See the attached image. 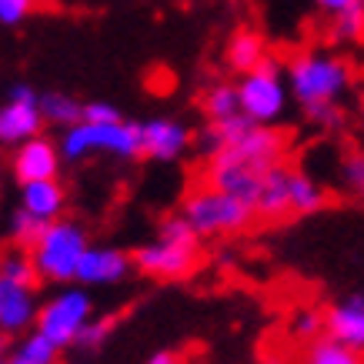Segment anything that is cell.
Returning <instances> with one entry per match:
<instances>
[{
  "instance_id": "20",
  "label": "cell",
  "mask_w": 364,
  "mask_h": 364,
  "mask_svg": "<svg viewBox=\"0 0 364 364\" xmlns=\"http://www.w3.org/2000/svg\"><path fill=\"white\" fill-rule=\"evenodd\" d=\"M200 107H204L208 124H224V121L241 117V104H237V87H234V80H214V84H208Z\"/></svg>"
},
{
  "instance_id": "33",
  "label": "cell",
  "mask_w": 364,
  "mask_h": 364,
  "mask_svg": "<svg viewBox=\"0 0 364 364\" xmlns=\"http://www.w3.org/2000/svg\"><path fill=\"white\" fill-rule=\"evenodd\" d=\"M4 364H23V361H21V358H14V354H11V358H7V361H4Z\"/></svg>"
},
{
  "instance_id": "28",
  "label": "cell",
  "mask_w": 364,
  "mask_h": 364,
  "mask_svg": "<svg viewBox=\"0 0 364 364\" xmlns=\"http://www.w3.org/2000/svg\"><path fill=\"white\" fill-rule=\"evenodd\" d=\"M37 7H41V0H0V27L17 31L37 14Z\"/></svg>"
},
{
  "instance_id": "27",
  "label": "cell",
  "mask_w": 364,
  "mask_h": 364,
  "mask_svg": "<svg viewBox=\"0 0 364 364\" xmlns=\"http://www.w3.org/2000/svg\"><path fill=\"white\" fill-rule=\"evenodd\" d=\"M287 331L294 341H318L321 334H324V311L318 308H298L287 321Z\"/></svg>"
},
{
  "instance_id": "21",
  "label": "cell",
  "mask_w": 364,
  "mask_h": 364,
  "mask_svg": "<svg viewBox=\"0 0 364 364\" xmlns=\"http://www.w3.org/2000/svg\"><path fill=\"white\" fill-rule=\"evenodd\" d=\"M301 364H364V354L341 341H334L328 334H321L318 341H311L308 348H304Z\"/></svg>"
},
{
  "instance_id": "31",
  "label": "cell",
  "mask_w": 364,
  "mask_h": 364,
  "mask_svg": "<svg viewBox=\"0 0 364 364\" xmlns=\"http://www.w3.org/2000/svg\"><path fill=\"white\" fill-rule=\"evenodd\" d=\"M311 4H314V11L324 14L328 21L344 11H351V7H364V0H311Z\"/></svg>"
},
{
  "instance_id": "24",
  "label": "cell",
  "mask_w": 364,
  "mask_h": 364,
  "mask_svg": "<svg viewBox=\"0 0 364 364\" xmlns=\"http://www.w3.org/2000/svg\"><path fill=\"white\" fill-rule=\"evenodd\" d=\"M328 37L334 44H361L364 41V7H351V11L338 14L328 21Z\"/></svg>"
},
{
  "instance_id": "13",
  "label": "cell",
  "mask_w": 364,
  "mask_h": 364,
  "mask_svg": "<svg viewBox=\"0 0 364 364\" xmlns=\"http://www.w3.org/2000/svg\"><path fill=\"white\" fill-rule=\"evenodd\" d=\"M64 167L60 147L54 137L37 134L31 141H23L21 147L11 151V174L17 184H33V181H57Z\"/></svg>"
},
{
  "instance_id": "30",
  "label": "cell",
  "mask_w": 364,
  "mask_h": 364,
  "mask_svg": "<svg viewBox=\"0 0 364 364\" xmlns=\"http://www.w3.org/2000/svg\"><path fill=\"white\" fill-rule=\"evenodd\" d=\"M80 121L87 124H117L124 121V114L117 104L111 100H84V114H80Z\"/></svg>"
},
{
  "instance_id": "16",
  "label": "cell",
  "mask_w": 364,
  "mask_h": 364,
  "mask_svg": "<svg viewBox=\"0 0 364 364\" xmlns=\"http://www.w3.org/2000/svg\"><path fill=\"white\" fill-rule=\"evenodd\" d=\"M17 208H23L31 218H37L41 224L60 221L67 218V188L57 181H33V184H21L17 194Z\"/></svg>"
},
{
  "instance_id": "23",
  "label": "cell",
  "mask_w": 364,
  "mask_h": 364,
  "mask_svg": "<svg viewBox=\"0 0 364 364\" xmlns=\"http://www.w3.org/2000/svg\"><path fill=\"white\" fill-rule=\"evenodd\" d=\"M114 328H117V318H114V314H94V318L80 328L74 348H77V351H84V354L104 351V344L114 338Z\"/></svg>"
},
{
  "instance_id": "4",
  "label": "cell",
  "mask_w": 364,
  "mask_h": 364,
  "mask_svg": "<svg viewBox=\"0 0 364 364\" xmlns=\"http://www.w3.org/2000/svg\"><path fill=\"white\" fill-rule=\"evenodd\" d=\"M90 247V234L77 218H60L44 224L41 237L31 244V264L37 274V284L67 287L77 277V264L84 251Z\"/></svg>"
},
{
  "instance_id": "26",
  "label": "cell",
  "mask_w": 364,
  "mask_h": 364,
  "mask_svg": "<svg viewBox=\"0 0 364 364\" xmlns=\"http://www.w3.org/2000/svg\"><path fill=\"white\" fill-rule=\"evenodd\" d=\"M4 231H7V237L14 241V247L31 251V244L41 237L44 224L37 221V218H31V214H27L23 208H14L11 214H7V221H4Z\"/></svg>"
},
{
  "instance_id": "19",
  "label": "cell",
  "mask_w": 364,
  "mask_h": 364,
  "mask_svg": "<svg viewBox=\"0 0 364 364\" xmlns=\"http://www.w3.org/2000/svg\"><path fill=\"white\" fill-rule=\"evenodd\" d=\"M41 114H44V124H50L57 131H67V127L80 124L84 100H77L70 90H41Z\"/></svg>"
},
{
  "instance_id": "7",
  "label": "cell",
  "mask_w": 364,
  "mask_h": 364,
  "mask_svg": "<svg viewBox=\"0 0 364 364\" xmlns=\"http://www.w3.org/2000/svg\"><path fill=\"white\" fill-rule=\"evenodd\" d=\"M177 214L191 224V231L198 237H231V234L247 231L254 221L251 204L210 188V184H200V188L188 191Z\"/></svg>"
},
{
  "instance_id": "12",
  "label": "cell",
  "mask_w": 364,
  "mask_h": 364,
  "mask_svg": "<svg viewBox=\"0 0 364 364\" xmlns=\"http://www.w3.org/2000/svg\"><path fill=\"white\" fill-rule=\"evenodd\" d=\"M134 264H131V254L114 247V244H94L84 251L77 264V277L74 284L87 287V291H97V287H117L131 277Z\"/></svg>"
},
{
  "instance_id": "14",
  "label": "cell",
  "mask_w": 364,
  "mask_h": 364,
  "mask_svg": "<svg viewBox=\"0 0 364 364\" xmlns=\"http://www.w3.org/2000/svg\"><path fill=\"white\" fill-rule=\"evenodd\" d=\"M324 334L364 354V294L361 291L341 294L331 308L324 311Z\"/></svg>"
},
{
  "instance_id": "11",
  "label": "cell",
  "mask_w": 364,
  "mask_h": 364,
  "mask_svg": "<svg viewBox=\"0 0 364 364\" xmlns=\"http://www.w3.org/2000/svg\"><path fill=\"white\" fill-rule=\"evenodd\" d=\"M37 281H17L0 274V341H17L37 324L41 291Z\"/></svg>"
},
{
  "instance_id": "3",
  "label": "cell",
  "mask_w": 364,
  "mask_h": 364,
  "mask_svg": "<svg viewBox=\"0 0 364 364\" xmlns=\"http://www.w3.org/2000/svg\"><path fill=\"white\" fill-rule=\"evenodd\" d=\"M198 241L181 214H167L154 237L131 254V264L151 281H184L198 267Z\"/></svg>"
},
{
  "instance_id": "10",
  "label": "cell",
  "mask_w": 364,
  "mask_h": 364,
  "mask_svg": "<svg viewBox=\"0 0 364 364\" xmlns=\"http://www.w3.org/2000/svg\"><path fill=\"white\" fill-rule=\"evenodd\" d=\"M137 137H141V157H151L157 164H177L191 154L194 134L181 117L171 114H154L137 121Z\"/></svg>"
},
{
  "instance_id": "5",
  "label": "cell",
  "mask_w": 364,
  "mask_h": 364,
  "mask_svg": "<svg viewBox=\"0 0 364 364\" xmlns=\"http://www.w3.org/2000/svg\"><path fill=\"white\" fill-rule=\"evenodd\" d=\"M64 164H80L90 157H111V161H134L141 157V137H137V121L117 124H87L80 121L74 127L60 131L57 137Z\"/></svg>"
},
{
  "instance_id": "32",
  "label": "cell",
  "mask_w": 364,
  "mask_h": 364,
  "mask_svg": "<svg viewBox=\"0 0 364 364\" xmlns=\"http://www.w3.org/2000/svg\"><path fill=\"white\" fill-rule=\"evenodd\" d=\"M144 364H184V358L177 351H171V348H161V351H154Z\"/></svg>"
},
{
  "instance_id": "29",
  "label": "cell",
  "mask_w": 364,
  "mask_h": 364,
  "mask_svg": "<svg viewBox=\"0 0 364 364\" xmlns=\"http://www.w3.org/2000/svg\"><path fill=\"white\" fill-rule=\"evenodd\" d=\"M0 274L4 277H17V281H37L31 264V254L23 247H11V251L0 254Z\"/></svg>"
},
{
  "instance_id": "9",
  "label": "cell",
  "mask_w": 364,
  "mask_h": 364,
  "mask_svg": "<svg viewBox=\"0 0 364 364\" xmlns=\"http://www.w3.org/2000/svg\"><path fill=\"white\" fill-rule=\"evenodd\" d=\"M44 114H41V90L27 80H14L4 104H0V147H21L37 134H44Z\"/></svg>"
},
{
  "instance_id": "35",
  "label": "cell",
  "mask_w": 364,
  "mask_h": 364,
  "mask_svg": "<svg viewBox=\"0 0 364 364\" xmlns=\"http://www.w3.org/2000/svg\"><path fill=\"white\" fill-rule=\"evenodd\" d=\"M4 361H7V358H4V354H0V364H4Z\"/></svg>"
},
{
  "instance_id": "6",
  "label": "cell",
  "mask_w": 364,
  "mask_h": 364,
  "mask_svg": "<svg viewBox=\"0 0 364 364\" xmlns=\"http://www.w3.org/2000/svg\"><path fill=\"white\" fill-rule=\"evenodd\" d=\"M237 87V104H241L244 121L257 127H277L291 111V90H287L284 64L267 57L261 67H254L251 74L234 80Z\"/></svg>"
},
{
  "instance_id": "34",
  "label": "cell",
  "mask_w": 364,
  "mask_h": 364,
  "mask_svg": "<svg viewBox=\"0 0 364 364\" xmlns=\"http://www.w3.org/2000/svg\"><path fill=\"white\" fill-rule=\"evenodd\" d=\"M361 131H364V104H361Z\"/></svg>"
},
{
  "instance_id": "2",
  "label": "cell",
  "mask_w": 364,
  "mask_h": 364,
  "mask_svg": "<svg viewBox=\"0 0 364 364\" xmlns=\"http://www.w3.org/2000/svg\"><path fill=\"white\" fill-rule=\"evenodd\" d=\"M291 104L304 114V121L324 131H338L344 124L341 100L354 84V70L341 54L328 47H304L284 64Z\"/></svg>"
},
{
  "instance_id": "8",
  "label": "cell",
  "mask_w": 364,
  "mask_h": 364,
  "mask_svg": "<svg viewBox=\"0 0 364 364\" xmlns=\"http://www.w3.org/2000/svg\"><path fill=\"white\" fill-rule=\"evenodd\" d=\"M94 318V298H90L87 287L80 284H67V287H54L47 298H41V311H37V331L50 338V341L67 351L74 348L80 328Z\"/></svg>"
},
{
  "instance_id": "18",
  "label": "cell",
  "mask_w": 364,
  "mask_h": 364,
  "mask_svg": "<svg viewBox=\"0 0 364 364\" xmlns=\"http://www.w3.org/2000/svg\"><path fill=\"white\" fill-rule=\"evenodd\" d=\"M324 208H328V188L318 177L294 167V174H291V218H311Z\"/></svg>"
},
{
  "instance_id": "1",
  "label": "cell",
  "mask_w": 364,
  "mask_h": 364,
  "mask_svg": "<svg viewBox=\"0 0 364 364\" xmlns=\"http://www.w3.org/2000/svg\"><path fill=\"white\" fill-rule=\"evenodd\" d=\"M198 151L208 157V184L231 198L254 204L257 184L271 167L284 164L287 141L277 127L234 117L224 124H208L198 134Z\"/></svg>"
},
{
  "instance_id": "25",
  "label": "cell",
  "mask_w": 364,
  "mask_h": 364,
  "mask_svg": "<svg viewBox=\"0 0 364 364\" xmlns=\"http://www.w3.org/2000/svg\"><path fill=\"white\" fill-rule=\"evenodd\" d=\"M338 184L351 198L364 200V151L351 147V151L341 154V161H338Z\"/></svg>"
},
{
  "instance_id": "15",
  "label": "cell",
  "mask_w": 364,
  "mask_h": 364,
  "mask_svg": "<svg viewBox=\"0 0 364 364\" xmlns=\"http://www.w3.org/2000/svg\"><path fill=\"white\" fill-rule=\"evenodd\" d=\"M291 174H294V167L277 164L261 177L254 204H251L254 218H264V221H284V218H291Z\"/></svg>"
},
{
  "instance_id": "22",
  "label": "cell",
  "mask_w": 364,
  "mask_h": 364,
  "mask_svg": "<svg viewBox=\"0 0 364 364\" xmlns=\"http://www.w3.org/2000/svg\"><path fill=\"white\" fill-rule=\"evenodd\" d=\"M14 358H21L23 364H60V348L33 328V331H27L23 338H17Z\"/></svg>"
},
{
  "instance_id": "17",
  "label": "cell",
  "mask_w": 364,
  "mask_h": 364,
  "mask_svg": "<svg viewBox=\"0 0 364 364\" xmlns=\"http://www.w3.org/2000/svg\"><path fill=\"white\" fill-rule=\"evenodd\" d=\"M267 57L271 54H267L264 37L257 31H247V27L234 31L231 37H228V44H224V64H228V70H231L234 77L251 74L254 67H261Z\"/></svg>"
}]
</instances>
